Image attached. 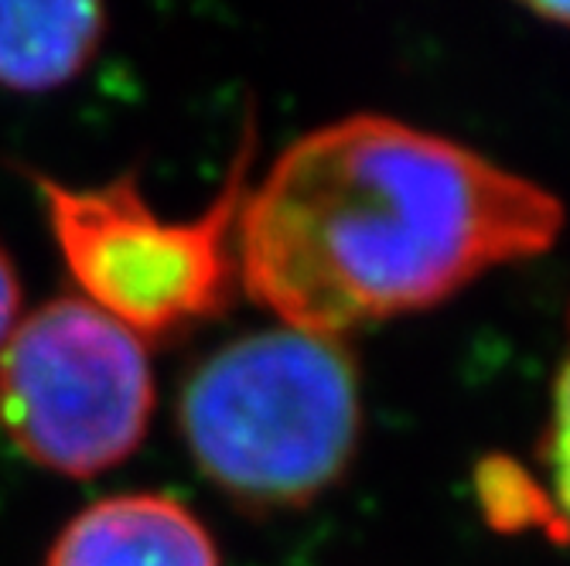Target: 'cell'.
Returning <instances> with one entry per match:
<instances>
[{
    "instance_id": "6da1fadb",
    "label": "cell",
    "mask_w": 570,
    "mask_h": 566,
    "mask_svg": "<svg viewBox=\"0 0 570 566\" xmlns=\"http://www.w3.org/2000/svg\"><path fill=\"white\" fill-rule=\"evenodd\" d=\"M560 201L482 153L358 113L294 140L246 185L233 252L284 328L338 338L421 311L553 246Z\"/></svg>"
},
{
    "instance_id": "7a4b0ae2",
    "label": "cell",
    "mask_w": 570,
    "mask_h": 566,
    "mask_svg": "<svg viewBox=\"0 0 570 566\" xmlns=\"http://www.w3.org/2000/svg\"><path fill=\"white\" fill-rule=\"evenodd\" d=\"M358 417V376L345 345L294 328L223 345L178 399V427L198 471L261 508L322 495L348 465Z\"/></svg>"
},
{
    "instance_id": "3957f363",
    "label": "cell",
    "mask_w": 570,
    "mask_h": 566,
    "mask_svg": "<svg viewBox=\"0 0 570 566\" xmlns=\"http://www.w3.org/2000/svg\"><path fill=\"white\" fill-rule=\"evenodd\" d=\"M249 137L226 188L195 219L154 212L134 171L102 185H69L28 171L79 297L140 341H171L216 318L236 280L233 232L253 158Z\"/></svg>"
},
{
    "instance_id": "277c9868",
    "label": "cell",
    "mask_w": 570,
    "mask_h": 566,
    "mask_svg": "<svg viewBox=\"0 0 570 566\" xmlns=\"http://www.w3.org/2000/svg\"><path fill=\"white\" fill-rule=\"evenodd\" d=\"M154 373L137 335L82 297H51L0 348V427L31 465L96 478L144 444Z\"/></svg>"
},
{
    "instance_id": "5b68a950",
    "label": "cell",
    "mask_w": 570,
    "mask_h": 566,
    "mask_svg": "<svg viewBox=\"0 0 570 566\" xmlns=\"http://www.w3.org/2000/svg\"><path fill=\"white\" fill-rule=\"evenodd\" d=\"M45 566H223L213 533L188 505L127 491L86 505L51 543Z\"/></svg>"
},
{
    "instance_id": "8992f818",
    "label": "cell",
    "mask_w": 570,
    "mask_h": 566,
    "mask_svg": "<svg viewBox=\"0 0 570 566\" xmlns=\"http://www.w3.org/2000/svg\"><path fill=\"white\" fill-rule=\"evenodd\" d=\"M110 18L99 4H0V86L48 92L92 62Z\"/></svg>"
},
{
    "instance_id": "52a82bcc",
    "label": "cell",
    "mask_w": 570,
    "mask_h": 566,
    "mask_svg": "<svg viewBox=\"0 0 570 566\" xmlns=\"http://www.w3.org/2000/svg\"><path fill=\"white\" fill-rule=\"evenodd\" d=\"M547 475L557 498V516L570 533V345L553 386V409L547 430Z\"/></svg>"
},
{
    "instance_id": "ba28073f",
    "label": "cell",
    "mask_w": 570,
    "mask_h": 566,
    "mask_svg": "<svg viewBox=\"0 0 570 566\" xmlns=\"http://www.w3.org/2000/svg\"><path fill=\"white\" fill-rule=\"evenodd\" d=\"M21 321V277L11 252L0 246V348Z\"/></svg>"
},
{
    "instance_id": "9c48e42d",
    "label": "cell",
    "mask_w": 570,
    "mask_h": 566,
    "mask_svg": "<svg viewBox=\"0 0 570 566\" xmlns=\"http://www.w3.org/2000/svg\"><path fill=\"white\" fill-rule=\"evenodd\" d=\"M533 14H540L543 21H553L560 28H570V0H557V4H530Z\"/></svg>"
}]
</instances>
